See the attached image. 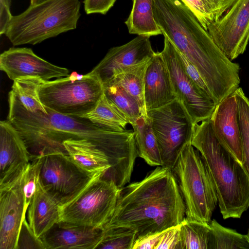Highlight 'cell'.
<instances>
[{
  "mask_svg": "<svg viewBox=\"0 0 249 249\" xmlns=\"http://www.w3.org/2000/svg\"><path fill=\"white\" fill-rule=\"evenodd\" d=\"M179 225L181 249H210L211 230L209 223L184 218Z\"/></svg>",
  "mask_w": 249,
  "mask_h": 249,
  "instance_id": "26",
  "label": "cell"
},
{
  "mask_svg": "<svg viewBox=\"0 0 249 249\" xmlns=\"http://www.w3.org/2000/svg\"><path fill=\"white\" fill-rule=\"evenodd\" d=\"M11 0H0V35L4 34L13 16L10 12Z\"/></svg>",
  "mask_w": 249,
  "mask_h": 249,
  "instance_id": "38",
  "label": "cell"
},
{
  "mask_svg": "<svg viewBox=\"0 0 249 249\" xmlns=\"http://www.w3.org/2000/svg\"><path fill=\"white\" fill-rule=\"evenodd\" d=\"M130 124L134 132L138 156L150 166H161L157 141L147 114H142Z\"/></svg>",
  "mask_w": 249,
  "mask_h": 249,
  "instance_id": "22",
  "label": "cell"
},
{
  "mask_svg": "<svg viewBox=\"0 0 249 249\" xmlns=\"http://www.w3.org/2000/svg\"><path fill=\"white\" fill-rule=\"evenodd\" d=\"M211 230L210 249H249L246 235L222 226L215 219L209 223Z\"/></svg>",
  "mask_w": 249,
  "mask_h": 249,
  "instance_id": "28",
  "label": "cell"
},
{
  "mask_svg": "<svg viewBox=\"0 0 249 249\" xmlns=\"http://www.w3.org/2000/svg\"><path fill=\"white\" fill-rule=\"evenodd\" d=\"M44 0H30V4L33 5V4H37V3H40L41 2H42Z\"/></svg>",
  "mask_w": 249,
  "mask_h": 249,
  "instance_id": "39",
  "label": "cell"
},
{
  "mask_svg": "<svg viewBox=\"0 0 249 249\" xmlns=\"http://www.w3.org/2000/svg\"><path fill=\"white\" fill-rule=\"evenodd\" d=\"M151 59L127 68L106 83L117 84L123 87L138 102L146 113L144 96L145 76Z\"/></svg>",
  "mask_w": 249,
  "mask_h": 249,
  "instance_id": "25",
  "label": "cell"
},
{
  "mask_svg": "<svg viewBox=\"0 0 249 249\" xmlns=\"http://www.w3.org/2000/svg\"><path fill=\"white\" fill-rule=\"evenodd\" d=\"M173 172L185 207V218L210 223L218 204L217 193L208 169L191 142L181 151Z\"/></svg>",
  "mask_w": 249,
  "mask_h": 249,
  "instance_id": "6",
  "label": "cell"
},
{
  "mask_svg": "<svg viewBox=\"0 0 249 249\" xmlns=\"http://www.w3.org/2000/svg\"><path fill=\"white\" fill-rule=\"evenodd\" d=\"M247 236V238L249 241V230H248V233L247 234H246Z\"/></svg>",
  "mask_w": 249,
  "mask_h": 249,
  "instance_id": "40",
  "label": "cell"
},
{
  "mask_svg": "<svg viewBox=\"0 0 249 249\" xmlns=\"http://www.w3.org/2000/svg\"><path fill=\"white\" fill-rule=\"evenodd\" d=\"M193 12L207 31L208 26L217 20L236 0H181Z\"/></svg>",
  "mask_w": 249,
  "mask_h": 249,
  "instance_id": "27",
  "label": "cell"
},
{
  "mask_svg": "<svg viewBox=\"0 0 249 249\" xmlns=\"http://www.w3.org/2000/svg\"><path fill=\"white\" fill-rule=\"evenodd\" d=\"M155 135L161 166L172 170L179 155L191 142L194 124L182 103L177 98L161 107L147 111Z\"/></svg>",
  "mask_w": 249,
  "mask_h": 249,
  "instance_id": "9",
  "label": "cell"
},
{
  "mask_svg": "<svg viewBox=\"0 0 249 249\" xmlns=\"http://www.w3.org/2000/svg\"><path fill=\"white\" fill-rule=\"evenodd\" d=\"M62 144L71 159L91 176L103 177L110 169L107 155L91 142L85 139H68Z\"/></svg>",
  "mask_w": 249,
  "mask_h": 249,
  "instance_id": "21",
  "label": "cell"
},
{
  "mask_svg": "<svg viewBox=\"0 0 249 249\" xmlns=\"http://www.w3.org/2000/svg\"><path fill=\"white\" fill-rule=\"evenodd\" d=\"M103 93V84L96 76L76 71L63 78L43 81L38 90L46 107L62 115L81 117L95 108Z\"/></svg>",
  "mask_w": 249,
  "mask_h": 249,
  "instance_id": "7",
  "label": "cell"
},
{
  "mask_svg": "<svg viewBox=\"0 0 249 249\" xmlns=\"http://www.w3.org/2000/svg\"><path fill=\"white\" fill-rule=\"evenodd\" d=\"M116 0H84V7L87 14L106 15L113 6Z\"/></svg>",
  "mask_w": 249,
  "mask_h": 249,
  "instance_id": "36",
  "label": "cell"
},
{
  "mask_svg": "<svg viewBox=\"0 0 249 249\" xmlns=\"http://www.w3.org/2000/svg\"><path fill=\"white\" fill-rule=\"evenodd\" d=\"M38 157L40 161L39 182L60 205L73 198L97 177L82 169L67 154L56 153Z\"/></svg>",
  "mask_w": 249,
  "mask_h": 249,
  "instance_id": "10",
  "label": "cell"
},
{
  "mask_svg": "<svg viewBox=\"0 0 249 249\" xmlns=\"http://www.w3.org/2000/svg\"><path fill=\"white\" fill-rule=\"evenodd\" d=\"M31 160L27 147L8 120L0 122V187L18 178Z\"/></svg>",
  "mask_w": 249,
  "mask_h": 249,
  "instance_id": "16",
  "label": "cell"
},
{
  "mask_svg": "<svg viewBox=\"0 0 249 249\" xmlns=\"http://www.w3.org/2000/svg\"><path fill=\"white\" fill-rule=\"evenodd\" d=\"M103 86L106 97L125 115L129 124L142 114H147L138 102L121 86L109 83Z\"/></svg>",
  "mask_w": 249,
  "mask_h": 249,
  "instance_id": "29",
  "label": "cell"
},
{
  "mask_svg": "<svg viewBox=\"0 0 249 249\" xmlns=\"http://www.w3.org/2000/svg\"><path fill=\"white\" fill-rule=\"evenodd\" d=\"M161 54L167 66L176 98L183 105L194 124L211 118L216 105L186 74L176 48L165 35Z\"/></svg>",
  "mask_w": 249,
  "mask_h": 249,
  "instance_id": "11",
  "label": "cell"
},
{
  "mask_svg": "<svg viewBox=\"0 0 249 249\" xmlns=\"http://www.w3.org/2000/svg\"><path fill=\"white\" fill-rule=\"evenodd\" d=\"M40 165V161L39 157L33 158L22 174L21 185L24 198L25 214L37 189L39 180Z\"/></svg>",
  "mask_w": 249,
  "mask_h": 249,
  "instance_id": "32",
  "label": "cell"
},
{
  "mask_svg": "<svg viewBox=\"0 0 249 249\" xmlns=\"http://www.w3.org/2000/svg\"><path fill=\"white\" fill-rule=\"evenodd\" d=\"M130 13L125 21L131 34L151 37L162 34L155 19L153 0H132Z\"/></svg>",
  "mask_w": 249,
  "mask_h": 249,
  "instance_id": "23",
  "label": "cell"
},
{
  "mask_svg": "<svg viewBox=\"0 0 249 249\" xmlns=\"http://www.w3.org/2000/svg\"><path fill=\"white\" fill-rule=\"evenodd\" d=\"M79 0H46L13 16L4 35L14 46L35 45L76 29Z\"/></svg>",
  "mask_w": 249,
  "mask_h": 249,
  "instance_id": "5",
  "label": "cell"
},
{
  "mask_svg": "<svg viewBox=\"0 0 249 249\" xmlns=\"http://www.w3.org/2000/svg\"><path fill=\"white\" fill-rule=\"evenodd\" d=\"M185 207L172 170L158 166L142 180L120 188L114 212L102 230L124 227L138 236L179 225Z\"/></svg>",
  "mask_w": 249,
  "mask_h": 249,
  "instance_id": "1",
  "label": "cell"
},
{
  "mask_svg": "<svg viewBox=\"0 0 249 249\" xmlns=\"http://www.w3.org/2000/svg\"><path fill=\"white\" fill-rule=\"evenodd\" d=\"M44 249L41 239L35 235L26 218L22 223L18 240L17 249Z\"/></svg>",
  "mask_w": 249,
  "mask_h": 249,
  "instance_id": "33",
  "label": "cell"
},
{
  "mask_svg": "<svg viewBox=\"0 0 249 249\" xmlns=\"http://www.w3.org/2000/svg\"><path fill=\"white\" fill-rule=\"evenodd\" d=\"M238 111V120L242 142V165L249 177V99L243 89L238 88L235 91Z\"/></svg>",
  "mask_w": 249,
  "mask_h": 249,
  "instance_id": "31",
  "label": "cell"
},
{
  "mask_svg": "<svg viewBox=\"0 0 249 249\" xmlns=\"http://www.w3.org/2000/svg\"><path fill=\"white\" fill-rule=\"evenodd\" d=\"M46 108L51 124L49 139L55 152L67 154L62 144L65 140H88L109 158L111 167L103 178L113 181L120 188L129 182L138 156L133 130L114 131L84 117L64 115Z\"/></svg>",
  "mask_w": 249,
  "mask_h": 249,
  "instance_id": "3",
  "label": "cell"
},
{
  "mask_svg": "<svg viewBox=\"0 0 249 249\" xmlns=\"http://www.w3.org/2000/svg\"><path fill=\"white\" fill-rule=\"evenodd\" d=\"M164 231L138 236L132 249H154Z\"/></svg>",
  "mask_w": 249,
  "mask_h": 249,
  "instance_id": "37",
  "label": "cell"
},
{
  "mask_svg": "<svg viewBox=\"0 0 249 249\" xmlns=\"http://www.w3.org/2000/svg\"><path fill=\"white\" fill-rule=\"evenodd\" d=\"M101 239L96 249H132L138 235L137 232L124 227L102 230Z\"/></svg>",
  "mask_w": 249,
  "mask_h": 249,
  "instance_id": "30",
  "label": "cell"
},
{
  "mask_svg": "<svg viewBox=\"0 0 249 249\" xmlns=\"http://www.w3.org/2000/svg\"><path fill=\"white\" fill-rule=\"evenodd\" d=\"M92 123L104 128L117 131L126 130L129 121L125 115L103 94L95 108L86 115Z\"/></svg>",
  "mask_w": 249,
  "mask_h": 249,
  "instance_id": "24",
  "label": "cell"
},
{
  "mask_svg": "<svg viewBox=\"0 0 249 249\" xmlns=\"http://www.w3.org/2000/svg\"><path fill=\"white\" fill-rule=\"evenodd\" d=\"M154 249H181L180 225L165 230Z\"/></svg>",
  "mask_w": 249,
  "mask_h": 249,
  "instance_id": "35",
  "label": "cell"
},
{
  "mask_svg": "<svg viewBox=\"0 0 249 249\" xmlns=\"http://www.w3.org/2000/svg\"><path fill=\"white\" fill-rule=\"evenodd\" d=\"M155 20L162 35L197 69L210 90L225 84L237 68L218 48L181 0H153Z\"/></svg>",
  "mask_w": 249,
  "mask_h": 249,
  "instance_id": "2",
  "label": "cell"
},
{
  "mask_svg": "<svg viewBox=\"0 0 249 249\" xmlns=\"http://www.w3.org/2000/svg\"><path fill=\"white\" fill-rule=\"evenodd\" d=\"M60 206L38 180L36 192L27 209L28 223L37 238H40L60 220Z\"/></svg>",
  "mask_w": 249,
  "mask_h": 249,
  "instance_id": "20",
  "label": "cell"
},
{
  "mask_svg": "<svg viewBox=\"0 0 249 249\" xmlns=\"http://www.w3.org/2000/svg\"><path fill=\"white\" fill-rule=\"evenodd\" d=\"M0 69L15 81L37 78L44 81L69 75L67 68L54 65L36 55L30 48H10L0 55Z\"/></svg>",
  "mask_w": 249,
  "mask_h": 249,
  "instance_id": "13",
  "label": "cell"
},
{
  "mask_svg": "<svg viewBox=\"0 0 249 249\" xmlns=\"http://www.w3.org/2000/svg\"><path fill=\"white\" fill-rule=\"evenodd\" d=\"M207 31L231 61L242 54L249 42V0H236Z\"/></svg>",
  "mask_w": 249,
  "mask_h": 249,
  "instance_id": "12",
  "label": "cell"
},
{
  "mask_svg": "<svg viewBox=\"0 0 249 249\" xmlns=\"http://www.w3.org/2000/svg\"><path fill=\"white\" fill-rule=\"evenodd\" d=\"M155 53L150 37L138 36L124 45L110 48L89 73L104 84L127 68L149 60Z\"/></svg>",
  "mask_w": 249,
  "mask_h": 249,
  "instance_id": "14",
  "label": "cell"
},
{
  "mask_svg": "<svg viewBox=\"0 0 249 249\" xmlns=\"http://www.w3.org/2000/svg\"><path fill=\"white\" fill-rule=\"evenodd\" d=\"M144 96L146 112L164 106L176 99L170 74L160 52H155L147 66Z\"/></svg>",
  "mask_w": 249,
  "mask_h": 249,
  "instance_id": "19",
  "label": "cell"
},
{
  "mask_svg": "<svg viewBox=\"0 0 249 249\" xmlns=\"http://www.w3.org/2000/svg\"><path fill=\"white\" fill-rule=\"evenodd\" d=\"M120 188L111 180L94 177L73 198L60 206V220L102 229L112 216Z\"/></svg>",
  "mask_w": 249,
  "mask_h": 249,
  "instance_id": "8",
  "label": "cell"
},
{
  "mask_svg": "<svg viewBox=\"0 0 249 249\" xmlns=\"http://www.w3.org/2000/svg\"><path fill=\"white\" fill-rule=\"evenodd\" d=\"M191 143L199 152L210 174L223 218H240L249 208V177L219 143L210 119L194 124Z\"/></svg>",
  "mask_w": 249,
  "mask_h": 249,
  "instance_id": "4",
  "label": "cell"
},
{
  "mask_svg": "<svg viewBox=\"0 0 249 249\" xmlns=\"http://www.w3.org/2000/svg\"><path fill=\"white\" fill-rule=\"evenodd\" d=\"M177 52L180 63L186 74L204 94L213 100L210 89L197 69L178 50Z\"/></svg>",
  "mask_w": 249,
  "mask_h": 249,
  "instance_id": "34",
  "label": "cell"
},
{
  "mask_svg": "<svg viewBox=\"0 0 249 249\" xmlns=\"http://www.w3.org/2000/svg\"><path fill=\"white\" fill-rule=\"evenodd\" d=\"M102 229L59 221L40 237L44 249H95Z\"/></svg>",
  "mask_w": 249,
  "mask_h": 249,
  "instance_id": "18",
  "label": "cell"
},
{
  "mask_svg": "<svg viewBox=\"0 0 249 249\" xmlns=\"http://www.w3.org/2000/svg\"><path fill=\"white\" fill-rule=\"evenodd\" d=\"M22 174L0 187V249L17 248L18 235L26 215Z\"/></svg>",
  "mask_w": 249,
  "mask_h": 249,
  "instance_id": "15",
  "label": "cell"
},
{
  "mask_svg": "<svg viewBox=\"0 0 249 249\" xmlns=\"http://www.w3.org/2000/svg\"><path fill=\"white\" fill-rule=\"evenodd\" d=\"M219 143L242 165V142L238 104L233 92L216 106L210 118Z\"/></svg>",
  "mask_w": 249,
  "mask_h": 249,
  "instance_id": "17",
  "label": "cell"
}]
</instances>
